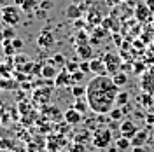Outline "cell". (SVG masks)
Returning <instances> with one entry per match:
<instances>
[{
  "label": "cell",
  "mask_w": 154,
  "mask_h": 152,
  "mask_svg": "<svg viewBox=\"0 0 154 152\" xmlns=\"http://www.w3.org/2000/svg\"><path fill=\"white\" fill-rule=\"evenodd\" d=\"M119 131H121V135L123 136H126V138H133L135 133L138 131V128H137V124L131 121V119H125V121H121V124H119Z\"/></svg>",
  "instance_id": "9"
},
{
  "label": "cell",
  "mask_w": 154,
  "mask_h": 152,
  "mask_svg": "<svg viewBox=\"0 0 154 152\" xmlns=\"http://www.w3.org/2000/svg\"><path fill=\"white\" fill-rule=\"evenodd\" d=\"M9 152H18V150H16V149H11V150Z\"/></svg>",
  "instance_id": "48"
},
{
  "label": "cell",
  "mask_w": 154,
  "mask_h": 152,
  "mask_svg": "<svg viewBox=\"0 0 154 152\" xmlns=\"http://www.w3.org/2000/svg\"><path fill=\"white\" fill-rule=\"evenodd\" d=\"M103 61H105V67H107V74L112 77L114 74H117L119 72V68H121V58L117 56L116 53H105L103 54V58H102Z\"/></svg>",
  "instance_id": "4"
},
{
  "label": "cell",
  "mask_w": 154,
  "mask_h": 152,
  "mask_svg": "<svg viewBox=\"0 0 154 152\" xmlns=\"http://www.w3.org/2000/svg\"><path fill=\"white\" fill-rule=\"evenodd\" d=\"M0 21H2V5H0Z\"/></svg>",
  "instance_id": "47"
},
{
  "label": "cell",
  "mask_w": 154,
  "mask_h": 152,
  "mask_svg": "<svg viewBox=\"0 0 154 152\" xmlns=\"http://www.w3.org/2000/svg\"><path fill=\"white\" fill-rule=\"evenodd\" d=\"M93 138V135H89V131L86 129H82V131H79V133L74 136V142H81V143H86L88 140H91Z\"/></svg>",
  "instance_id": "27"
},
{
  "label": "cell",
  "mask_w": 154,
  "mask_h": 152,
  "mask_svg": "<svg viewBox=\"0 0 154 152\" xmlns=\"http://www.w3.org/2000/svg\"><path fill=\"white\" fill-rule=\"evenodd\" d=\"M140 103H142V107H145V108H151L154 105V95H151V93H142V96H140Z\"/></svg>",
  "instance_id": "24"
},
{
  "label": "cell",
  "mask_w": 154,
  "mask_h": 152,
  "mask_svg": "<svg viewBox=\"0 0 154 152\" xmlns=\"http://www.w3.org/2000/svg\"><path fill=\"white\" fill-rule=\"evenodd\" d=\"M53 61H54V65H60V67H65V63H67V59H65L63 54H54Z\"/></svg>",
  "instance_id": "35"
},
{
  "label": "cell",
  "mask_w": 154,
  "mask_h": 152,
  "mask_svg": "<svg viewBox=\"0 0 154 152\" xmlns=\"http://www.w3.org/2000/svg\"><path fill=\"white\" fill-rule=\"evenodd\" d=\"M37 152H42V150H37Z\"/></svg>",
  "instance_id": "51"
},
{
  "label": "cell",
  "mask_w": 154,
  "mask_h": 152,
  "mask_svg": "<svg viewBox=\"0 0 154 152\" xmlns=\"http://www.w3.org/2000/svg\"><path fill=\"white\" fill-rule=\"evenodd\" d=\"M135 18L138 19V21H142V23H145V21L151 23L152 21V12L149 11L145 2H138V5L135 7Z\"/></svg>",
  "instance_id": "8"
},
{
  "label": "cell",
  "mask_w": 154,
  "mask_h": 152,
  "mask_svg": "<svg viewBox=\"0 0 154 152\" xmlns=\"http://www.w3.org/2000/svg\"><path fill=\"white\" fill-rule=\"evenodd\" d=\"M7 112V107H5V102L4 100H0V115L2 114H5Z\"/></svg>",
  "instance_id": "42"
},
{
  "label": "cell",
  "mask_w": 154,
  "mask_h": 152,
  "mask_svg": "<svg viewBox=\"0 0 154 152\" xmlns=\"http://www.w3.org/2000/svg\"><path fill=\"white\" fill-rule=\"evenodd\" d=\"M116 147H117V150H128L131 147V140L121 135L119 138H116Z\"/></svg>",
  "instance_id": "21"
},
{
  "label": "cell",
  "mask_w": 154,
  "mask_h": 152,
  "mask_svg": "<svg viewBox=\"0 0 154 152\" xmlns=\"http://www.w3.org/2000/svg\"><path fill=\"white\" fill-rule=\"evenodd\" d=\"M0 46H2V44H0Z\"/></svg>",
  "instance_id": "52"
},
{
  "label": "cell",
  "mask_w": 154,
  "mask_h": 152,
  "mask_svg": "<svg viewBox=\"0 0 154 152\" xmlns=\"http://www.w3.org/2000/svg\"><path fill=\"white\" fill-rule=\"evenodd\" d=\"M28 61H30V58L26 56L25 53H19V51L12 56V63H14V67H16V68L23 67V65H25V63H28Z\"/></svg>",
  "instance_id": "19"
},
{
  "label": "cell",
  "mask_w": 154,
  "mask_h": 152,
  "mask_svg": "<svg viewBox=\"0 0 154 152\" xmlns=\"http://www.w3.org/2000/svg\"><path fill=\"white\" fill-rule=\"evenodd\" d=\"M112 81L116 82V86H126V82H128V75H126L125 72H117V74H114L112 75Z\"/></svg>",
  "instance_id": "25"
},
{
  "label": "cell",
  "mask_w": 154,
  "mask_h": 152,
  "mask_svg": "<svg viewBox=\"0 0 154 152\" xmlns=\"http://www.w3.org/2000/svg\"><path fill=\"white\" fill-rule=\"evenodd\" d=\"M152 138H154V133H152Z\"/></svg>",
  "instance_id": "50"
},
{
  "label": "cell",
  "mask_w": 154,
  "mask_h": 152,
  "mask_svg": "<svg viewBox=\"0 0 154 152\" xmlns=\"http://www.w3.org/2000/svg\"><path fill=\"white\" fill-rule=\"evenodd\" d=\"M12 46H14L16 51H19V49L23 47V40L21 38H12Z\"/></svg>",
  "instance_id": "40"
},
{
  "label": "cell",
  "mask_w": 154,
  "mask_h": 152,
  "mask_svg": "<svg viewBox=\"0 0 154 152\" xmlns=\"http://www.w3.org/2000/svg\"><path fill=\"white\" fill-rule=\"evenodd\" d=\"M0 91H18L16 77H0Z\"/></svg>",
  "instance_id": "13"
},
{
  "label": "cell",
  "mask_w": 154,
  "mask_h": 152,
  "mask_svg": "<svg viewBox=\"0 0 154 152\" xmlns=\"http://www.w3.org/2000/svg\"><path fill=\"white\" fill-rule=\"evenodd\" d=\"M140 86H142V89H144L145 93L154 95V68H152V72H151V74H145V75L142 77Z\"/></svg>",
  "instance_id": "15"
},
{
  "label": "cell",
  "mask_w": 154,
  "mask_h": 152,
  "mask_svg": "<svg viewBox=\"0 0 154 152\" xmlns=\"http://www.w3.org/2000/svg\"><path fill=\"white\" fill-rule=\"evenodd\" d=\"M54 84L56 87H67V86H72V77L67 70L63 68L61 72H58V75L54 77Z\"/></svg>",
  "instance_id": "14"
},
{
  "label": "cell",
  "mask_w": 154,
  "mask_h": 152,
  "mask_svg": "<svg viewBox=\"0 0 154 152\" xmlns=\"http://www.w3.org/2000/svg\"><path fill=\"white\" fill-rule=\"evenodd\" d=\"M14 149V142L9 138H0V150H11Z\"/></svg>",
  "instance_id": "31"
},
{
  "label": "cell",
  "mask_w": 154,
  "mask_h": 152,
  "mask_svg": "<svg viewBox=\"0 0 154 152\" xmlns=\"http://www.w3.org/2000/svg\"><path fill=\"white\" fill-rule=\"evenodd\" d=\"M72 95L75 96V98H82V96H86V86L74 84L72 86Z\"/></svg>",
  "instance_id": "28"
},
{
  "label": "cell",
  "mask_w": 154,
  "mask_h": 152,
  "mask_svg": "<svg viewBox=\"0 0 154 152\" xmlns=\"http://www.w3.org/2000/svg\"><path fill=\"white\" fill-rule=\"evenodd\" d=\"M68 152H86V147L81 142H74L68 145Z\"/></svg>",
  "instance_id": "30"
},
{
  "label": "cell",
  "mask_w": 154,
  "mask_h": 152,
  "mask_svg": "<svg viewBox=\"0 0 154 152\" xmlns=\"http://www.w3.org/2000/svg\"><path fill=\"white\" fill-rule=\"evenodd\" d=\"M23 2H25V0H14V5H18V7H21V5H23Z\"/></svg>",
  "instance_id": "45"
},
{
  "label": "cell",
  "mask_w": 154,
  "mask_h": 152,
  "mask_svg": "<svg viewBox=\"0 0 154 152\" xmlns=\"http://www.w3.org/2000/svg\"><path fill=\"white\" fill-rule=\"evenodd\" d=\"M149 131H151V126L147 129H138L135 136L131 138V147H140V145H145L147 140H149Z\"/></svg>",
  "instance_id": "12"
},
{
  "label": "cell",
  "mask_w": 154,
  "mask_h": 152,
  "mask_svg": "<svg viewBox=\"0 0 154 152\" xmlns=\"http://www.w3.org/2000/svg\"><path fill=\"white\" fill-rule=\"evenodd\" d=\"M81 14H82V7H79L77 4H70L67 7V11H65V16L68 19H79Z\"/></svg>",
  "instance_id": "17"
},
{
  "label": "cell",
  "mask_w": 154,
  "mask_h": 152,
  "mask_svg": "<svg viewBox=\"0 0 154 152\" xmlns=\"http://www.w3.org/2000/svg\"><path fill=\"white\" fill-rule=\"evenodd\" d=\"M133 152H149V149L145 145H140V147H133Z\"/></svg>",
  "instance_id": "41"
},
{
  "label": "cell",
  "mask_w": 154,
  "mask_h": 152,
  "mask_svg": "<svg viewBox=\"0 0 154 152\" xmlns=\"http://www.w3.org/2000/svg\"><path fill=\"white\" fill-rule=\"evenodd\" d=\"M54 35L51 33V30H42L40 33H38V37H37V46L40 49H51L53 46H54Z\"/></svg>",
  "instance_id": "5"
},
{
  "label": "cell",
  "mask_w": 154,
  "mask_h": 152,
  "mask_svg": "<svg viewBox=\"0 0 154 152\" xmlns=\"http://www.w3.org/2000/svg\"><path fill=\"white\" fill-rule=\"evenodd\" d=\"M21 12L18 5H4L2 7V23H5L7 26H16L21 21Z\"/></svg>",
  "instance_id": "3"
},
{
  "label": "cell",
  "mask_w": 154,
  "mask_h": 152,
  "mask_svg": "<svg viewBox=\"0 0 154 152\" xmlns=\"http://www.w3.org/2000/svg\"><path fill=\"white\" fill-rule=\"evenodd\" d=\"M58 75V70H56V65L53 61V58L48 59L46 63H42V70H40V77L46 79V81H54V77Z\"/></svg>",
  "instance_id": "7"
},
{
  "label": "cell",
  "mask_w": 154,
  "mask_h": 152,
  "mask_svg": "<svg viewBox=\"0 0 154 152\" xmlns=\"http://www.w3.org/2000/svg\"><path fill=\"white\" fill-rule=\"evenodd\" d=\"M4 38H5V37H4V30H0V44L4 42Z\"/></svg>",
  "instance_id": "46"
},
{
  "label": "cell",
  "mask_w": 154,
  "mask_h": 152,
  "mask_svg": "<svg viewBox=\"0 0 154 152\" xmlns=\"http://www.w3.org/2000/svg\"><path fill=\"white\" fill-rule=\"evenodd\" d=\"M144 121H145V124H147V126H154V112H152V114H147V115H145Z\"/></svg>",
  "instance_id": "39"
},
{
  "label": "cell",
  "mask_w": 154,
  "mask_h": 152,
  "mask_svg": "<svg viewBox=\"0 0 154 152\" xmlns=\"http://www.w3.org/2000/svg\"><path fill=\"white\" fill-rule=\"evenodd\" d=\"M79 65H81V61H74V59H70V61H67L65 63V70H67L68 74H74V72H77L79 70Z\"/></svg>",
  "instance_id": "29"
},
{
  "label": "cell",
  "mask_w": 154,
  "mask_h": 152,
  "mask_svg": "<svg viewBox=\"0 0 154 152\" xmlns=\"http://www.w3.org/2000/svg\"><path fill=\"white\" fill-rule=\"evenodd\" d=\"M109 117H110L112 121H119V123H121V119L125 117V112H123L121 107H114V108L109 112Z\"/></svg>",
  "instance_id": "26"
},
{
  "label": "cell",
  "mask_w": 154,
  "mask_h": 152,
  "mask_svg": "<svg viewBox=\"0 0 154 152\" xmlns=\"http://www.w3.org/2000/svg\"><path fill=\"white\" fill-rule=\"evenodd\" d=\"M151 25H152V28H154V18H152V21H151Z\"/></svg>",
  "instance_id": "49"
},
{
  "label": "cell",
  "mask_w": 154,
  "mask_h": 152,
  "mask_svg": "<svg viewBox=\"0 0 154 152\" xmlns=\"http://www.w3.org/2000/svg\"><path fill=\"white\" fill-rule=\"evenodd\" d=\"M79 70H82L84 74H89V72H91V68H89V59H82L81 65H79Z\"/></svg>",
  "instance_id": "36"
},
{
  "label": "cell",
  "mask_w": 154,
  "mask_h": 152,
  "mask_svg": "<svg viewBox=\"0 0 154 152\" xmlns=\"http://www.w3.org/2000/svg\"><path fill=\"white\" fill-rule=\"evenodd\" d=\"M91 142L96 149H107L110 142H112V131L110 128H96L93 131V138Z\"/></svg>",
  "instance_id": "2"
},
{
  "label": "cell",
  "mask_w": 154,
  "mask_h": 152,
  "mask_svg": "<svg viewBox=\"0 0 154 152\" xmlns=\"http://www.w3.org/2000/svg\"><path fill=\"white\" fill-rule=\"evenodd\" d=\"M74 108H75V110H79L81 114H86L88 108H89V105H88V100H84V96H82V98H75Z\"/></svg>",
  "instance_id": "23"
},
{
  "label": "cell",
  "mask_w": 154,
  "mask_h": 152,
  "mask_svg": "<svg viewBox=\"0 0 154 152\" xmlns=\"http://www.w3.org/2000/svg\"><path fill=\"white\" fill-rule=\"evenodd\" d=\"M82 115H84V114H81V112L75 110L74 107H70L67 112L63 114V121H65L68 126H75V124H79L81 121H82Z\"/></svg>",
  "instance_id": "10"
},
{
  "label": "cell",
  "mask_w": 154,
  "mask_h": 152,
  "mask_svg": "<svg viewBox=\"0 0 154 152\" xmlns=\"http://www.w3.org/2000/svg\"><path fill=\"white\" fill-rule=\"evenodd\" d=\"M38 7H40L42 11H49L51 7H53V2H51V0H44V2L38 4Z\"/></svg>",
  "instance_id": "37"
},
{
  "label": "cell",
  "mask_w": 154,
  "mask_h": 152,
  "mask_svg": "<svg viewBox=\"0 0 154 152\" xmlns=\"http://www.w3.org/2000/svg\"><path fill=\"white\" fill-rule=\"evenodd\" d=\"M16 100L23 102V100H25V93H23V91H21V93H16Z\"/></svg>",
  "instance_id": "44"
},
{
  "label": "cell",
  "mask_w": 154,
  "mask_h": 152,
  "mask_svg": "<svg viewBox=\"0 0 154 152\" xmlns=\"http://www.w3.org/2000/svg\"><path fill=\"white\" fill-rule=\"evenodd\" d=\"M119 86L110 75H95L86 86V100L95 114H109L116 105Z\"/></svg>",
  "instance_id": "1"
},
{
  "label": "cell",
  "mask_w": 154,
  "mask_h": 152,
  "mask_svg": "<svg viewBox=\"0 0 154 152\" xmlns=\"http://www.w3.org/2000/svg\"><path fill=\"white\" fill-rule=\"evenodd\" d=\"M51 87H38V89H35L33 91V103L37 105H48L49 102H51Z\"/></svg>",
  "instance_id": "6"
},
{
  "label": "cell",
  "mask_w": 154,
  "mask_h": 152,
  "mask_svg": "<svg viewBox=\"0 0 154 152\" xmlns=\"http://www.w3.org/2000/svg\"><path fill=\"white\" fill-rule=\"evenodd\" d=\"M4 37L12 40V38H16V32H14V26H5L4 28Z\"/></svg>",
  "instance_id": "34"
},
{
  "label": "cell",
  "mask_w": 154,
  "mask_h": 152,
  "mask_svg": "<svg viewBox=\"0 0 154 152\" xmlns=\"http://www.w3.org/2000/svg\"><path fill=\"white\" fill-rule=\"evenodd\" d=\"M84 72L82 70H77V72H74V74H70V77H72V86L74 84H79V82H82V79H84Z\"/></svg>",
  "instance_id": "32"
},
{
  "label": "cell",
  "mask_w": 154,
  "mask_h": 152,
  "mask_svg": "<svg viewBox=\"0 0 154 152\" xmlns=\"http://www.w3.org/2000/svg\"><path fill=\"white\" fill-rule=\"evenodd\" d=\"M88 42V37L84 32H79V35H77V44H86Z\"/></svg>",
  "instance_id": "38"
},
{
  "label": "cell",
  "mask_w": 154,
  "mask_h": 152,
  "mask_svg": "<svg viewBox=\"0 0 154 152\" xmlns=\"http://www.w3.org/2000/svg\"><path fill=\"white\" fill-rule=\"evenodd\" d=\"M19 9L23 11V12H26V14H32V12H35L38 9V2L37 0H25Z\"/></svg>",
  "instance_id": "18"
},
{
  "label": "cell",
  "mask_w": 154,
  "mask_h": 152,
  "mask_svg": "<svg viewBox=\"0 0 154 152\" xmlns=\"http://www.w3.org/2000/svg\"><path fill=\"white\" fill-rule=\"evenodd\" d=\"M18 108H19V114H30L32 112V105L26 103V102H19Z\"/></svg>",
  "instance_id": "33"
},
{
  "label": "cell",
  "mask_w": 154,
  "mask_h": 152,
  "mask_svg": "<svg viewBox=\"0 0 154 152\" xmlns=\"http://www.w3.org/2000/svg\"><path fill=\"white\" fill-rule=\"evenodd\" d=\"M89 68H91V74H95V75H109V74H107L105 61H103L102 58H93V59H89Z\"/></svg>",
  "instance_id": "11"
},
{
  "label": "cell",
  "mask_w": 154,
  "mask_h": 152,
  "mask_svg": "<svg viewBox=\"0 0 154 152\" xmlns=\"http://www.w3.org/2000/svg\"><path fill=\"white\" fill-rule=\"evenodd\" d=\"M77 56L81 58V59H91L93 56V49L89 44H77Z\"/></svg>",
  "instance_id": "16"
},
{
  "label": "cell",
  "mask_w": 154,
  "mask_h": 152,
  "mask_svg": "<svg viewBox=\"0 0 154 152\" xmlns=\"http://www.w3.org/2000/svg\"><path fill=\"white\" fill-rule=\"evenodd\" d=\"M2 51H4V54L5 56H9V58H12L18 51L14 49V46H12V40H9V38H4V42H2Z\"/></svg>",
  "instance_id": "20"
},
{
  "label": "cell",
  "mask_w": 154,
  "mask_h": 152,
  "mask_svg": "<svg viewBox=\"0 0 154 152\" xmlns=\"http://www.w3.org/2000/svg\"><path fill=\"white\" fill-rule=\"evenodd\" d=\"M145 4H147V7H149V11L154 14V0H144Z\"/></svg>",
  "instance_id": "43"
},
{
  "label": "cell",
  "mask_w": 154,
  "mask_h": 152,
  "mask_svg": "<svg viewBox=\"0 0 154 152\" xmlns=\"http://www.w3.org/2000/svg\"><path fill=\"white\" fill-rule=\"evenodd\" d=\"M128 102H130V93H128V91H119L117 96H116V107L128 105Z\"/></svg>",
  "instance_id": "22"
}]
</instances>
